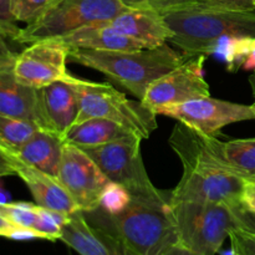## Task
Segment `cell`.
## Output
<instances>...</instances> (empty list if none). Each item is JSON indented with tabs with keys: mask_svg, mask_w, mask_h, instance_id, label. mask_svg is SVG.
Listing matches in <instances>:
<instances>
[{
	"mask_svg": "<svg viewBox=\"0 0 255 255\" xmlns=\"http://www.w3.org/2000/svg\"><path fill=\"white\" fill-rule=\"evenodd\" d=\"M171 192L131 193V203L119 214L97 207L82 212L92 226L119 238L134 255H162L178 243L169 208Z\"/></svg>",
	"mask_w": 255,
	"mask_h": 255,
	"instance_id": "6da1fadb",
	"label": "cell"
},
{
	"mask_svg": "<svg viewBox=\"0 0 255 255\" xmlns=\"http://www.w3.org/2000/svg\"><path fill=\"white\" fill-rule=\"evenodd\" d=\"M168 143L183 167L181 181L171 191L169 203L241 204L246 179L217 162L206 149L198 132L178 122L169 136Z\"/></svg>",
	"mask_w": 255,
	"mask_h": 255,
	"instance_id": "7a4b0ae2",
	"label": "cell"
},
{
	"mask_svg": "<svg viewBox=\"0 0 255 255\" xmlns=\"http://www.w3.org/2000/svg\"><path fill=\"white\" fill-rule=\"evenodd\" d=\"M167 44L138 51H100L69 49V61L101 72L109 80L143 99L149 85L186 60Z\"/></svg>",
	"mask_w": 255,
	"mask_h": 255,
	"instance_id": "3957f363",
	"label": "cell"
},
{
	"mask_svg": "<svg viewBox=\"0 0 255 255\" xmlns=\"http://www.w3.org/2000/svg\"><path fill=\"white\" fill-rule=\"evenodd\" d=\"M173 32L169 44L186 57L207 55L214 41L229 35L255 37V9L231 10L192 4L161 12Z\"/></svg>",
	"mask_w": 255,
	"mask_h": 255,
	"instance_id": "277c9868",
	"label": "cell"
},
{
	"mask_svg": "<svg viewBox=\"0 0 255 255\" xmlns=\"http://www.w3.org/2000/svg\"><path fill=\"white\" fill-rule=\"evenodd\" d=\"M179 246L199 255H216L237 229L231 206L202 202L169 203Z\"/></svg>",
	"mask_w": 255,
	"mask_h": 255,
	"instance_id": "5b68a950",
	"label": "cell"
},
{
	"mask_svg": "<svg viewBox=\"0 0 255 255\" xmlns=\"http://www.w3.org/2000/svg\"><path fill=\"white\" fill-rule=\"evenodd\" d=\"M79 115L74 125L94 117L109 119L122 125L141 139H147L158 127L157 115L141 100H128L107 82H92L80 79Z\"/></svg>",
	"mask_w": 255,
	"mask_h": 255,
	"instance_id": "8992f818",
	"label": "cell"
},
{
	"mask_svg": "<svg viewBox=\"0 0 255 255\" xmlns=\"http://www.w3.org/2000/svg\"><path fill=\"white\" fill-rule=\"evenodd\" d=\"M126 9L121 0H52L36 21L20 29L15 42L29 45L64 36L79 27L109 21Z\"/></svg>",
	"mask_w": 255,
	"mask_h": 255,
	"instance_id": "52a82bcc",
	"label": "cell"
},
{
	"mask_svg": "<svg viewBox=\"0 0 255 255\" xmlns=\"http://www.w3.org/2000/svg\"><path fill=\"white\" fill-rule=\"evenodd\" d=\"M141 141L133 136L85 151L110 181L122 184L129 193H154L158 188L151 182L144 167Z\"/></svg>",
	"mask_w": 255,
	"mask_h": 255,
	"instance_id": "ba28073f",
	"label": "cell"
},
{
	"mask_svg": "<svg viewBox=\"0 0 255 255\" xmlns=\"http://www.w3.org/2000/svg\"><path fill=\"white\" fill-rule=\"evenodd\" d=\"M206 59V55L187 57L179 66L149 85L142 104L158 116L164 107L211 96L209 84L204 79Z\"/></svg>",
	"mask_w": 255,
	"mask_h": 255,
	"instance_id": "9c48e42d",
	"label": "cell"
},
{
	"mask_svg": "<svg viewBox=\"0 0 255 255\" xmlns=\"http://www.w3.org/2000/svg\"><path fill=\"white\" fill-rule=\"evenodd\" d=\"M69 47L57 37L27 45L16 55L14 74L17 81L32 89H42L57 81L74 80L67 71Z\"/></svg>",
	"mask_w": 255,
	"mask_h": 255,
	"instance_id": "30bf717a",
	"label": "cell"
},
{
	"mask_svg": "<svg viewBox=\"0 0 255 255\" xmlns=\"http://www.w3.org/2000/svg\"><path fill=\"white\" fill-rule=\"evenodd\" d=\"M158 115L177 120L203 136H217L228 125L255 120L252 105L236 104L211 96L164 107Z\"/></svg>",
	"mask_w": 255,
	"mask_h": 255,
	"instance_id": "8fae6325",
	"label": "cell"
},
{
	"mask_svg": "<svg viewBox=\"0 0 255 255\" xmlns=\"http://www.w3.org/2000/svg\"><path fill=\"white\" fill-rule=\"evenodd\" d=\"M56 177L81 212L96 209L102 191L111 182L85 149L67 143Z\"/></svg>",
	"mask_w": 255,
	"mask_h": 255,
	"instance_id": "7c38bea8",
	"label": "cell"
},
{
	"mask_svg": "<svg viewBox=\"0 0 255 255\" xmlns=\"http://www.w3.org/2000/svg\"><path fill=\"white\" fill-rule=\"evenodd\" d=\"M16 55L10 46L0 49V114L34 122L45 129L37 90L20 84L14 74Z\"/></svg>",
	"mask_w": 255,
	"mask_h": 255,
	"instance_id": "4fadbf2b",
	"label": "cell"
},
{
	"mask_svg": "<svg viewBox=\"0 0 255 255\" xmlns=\"http://www.w3.org/2000/svg\"><path fill=\"white\" fill-rule=\"evenodd\" d=\"M79 77L70 81H57L37 89L40 112H41L44 128L61 137L74 126L79 115Z\"/></svg>",
	"mask_w": 255,
	"mask_h": 255,
	"instance_id": "5bb4252c",
	"label": "cell"
},
{
	"mask_svg": "<svg viewBox=\"0 0 255 255\" xmlns=\"http://www.w3.org/2000/svg\"><path fill=\"white\" fill-rule=\"evenodd\" d=\"M60 241L80 255H134L119 238L89 223L81 211L70 214Z\"/></svg>",
	"mask_w": 255,
	"mask_h": 255,
	"instance_id": "9a60e30c",
	"label": "cell"
},
{
	"mask_svg": "<svg viewBox=\"0 0 255 255\" xmlns=\"http://www.w3.org/2000/svg\"><path fill=\"white\" fill-rule=\"evenodd\" d=\"M10 166L14 169L15 176L19 177L27 187L37 206L66 214L80 211L76 202L72 199L57 177L25 164L15 156L10 159Z\"/></svg>",
	"mask_w": 255,
	"mask_h": 255,
	"instance_id": "2e32d148",
	"label": "cell"
},
{
	"mask_svg": "<svg viewBox=\"0 0 255 255\" xmlns=\"http://www.w3.org/2000/svg\"><path fill=\"white\" fill-rule=\"evenodd\" d=\"M107 25L117 32L141 42L146 49H154L169 42L173 32L161 12L147 9H126L109 21Z\"/></svg>",
	"mask_w": 255,
	"mask_h": 255,
	"instance_id": "e0dca14e",
	"label": "cell"
},
{
	"mask_svg": "<svg viewBox=\"0 0 255 255\" xmlns=\"http://www.w3.org/2000/svg\"><path fill=\"white\" fill-rule=\"evenodd\" d=\"M201 138L209 154L222 166L248 181L255 178V137L221 141L217 136L201 134Z\"/></svg>",
	"mask_w": 255,
	"mask_h": 255,
	"instance_id": "ac0fdd59",
	"label": "cell"
},
{
	"mask_svg": "<svg viewBox=\"0 0 255 255\" xmlns=\"http://www.w3.org/2000/svg\"><path fill=\"white\" fill-rule=\"evenodd\" d=\"M57 39L61 40L69 49L100 51H138L146 49L141 42L120 34L105 24L86 25Z\"/></svg>",
	"mask_w": 255,
	"mask_h": 255,
	"instance_id": "d6986e66",
	"label": "cell"
},
{
	"mask_svg": "<svg viewBox=\"0 0 255 255\" xmlns=\"http://www.w3.org/2000/svg\"><path fill=\"white\" fill-rule=\"evenodd\" d=\"M64 139L47 129L39 128L15 152V157L39 171L57 176L64 151Z\"/></svg>",
	"mask_w": 255,
	"mask_h": 255,
	"instance_id": "ffe728a7",
	"label": "cell"
},
{
	"mask_svg": "<svg viewBox=\"0 0 255 255\" xmlns=\"http://www.w3.org/2000/svg\"><path fill=\"white\" fill-rule=\"evenodd\" d=\"M133 136L137 134L112 120L94 117L74 125L67 131L64 142L79 148L87 149Z\"/></svg>",
	"mask_w": 255,
	"mask_h": 255,
	"instance_id": "44dd1931",
	"label": "cell"
},
{
	"mask_svg": "<svg viewBox=\"0 0 255 255\" xmlns=\"http://www.w3.org/2000/svg\"><path fill=\"white\" fill-rule=\"evenodd\" d=\"M255 49V37L244 35H229L214 41L207 55H216L226 62L227 70L237 72L242 69L244 61Z\"/></svg>",
	"mask_w": 255,
	"mask_h": 255,
	"instance_id": "7402d4cb",
	"label": "cell"
},
{
	"mask_svg": "<svg viewBox=\"0 0 255 255\" xmlns=\"http://www.w3.org/2000/svg\"><path fill=\"white\" fill-rule=\"evenodd\" d=\"M39 128L34 122L0 114V156L6 161Z\"/></svg>",
	"mask_w": 255,
	"mask_h": 255,
	"instance_id": "603a6c76",
	"label": "cell"
},
{
	"mask_svg": "<svg viewBox=\"0 0 255 255\" xmlns=\"http://www.w3.org/2000/svg\"><path fill=\"white\" fill-rule=\"evenodd\" d=\"M69 218L70 214L37 206L34 229L44 236L45 241H60L62 228L69 221Z\"/></svg>",
	"mask_w": 255,
	"mask_h": 255,
	"instance_id": "cb8c5ba5",
	"label": "cell"
},
{
	"mask_svg": "<svg viewBox=\"0 0 255 255\" xmlns=\"http://www.w3.org/2000/svg\"><path fill=\"white\" fill-rule=\"evenodd\" d=\"M131 203V193L126 187L116 182H110L102 191L99 199V208L107 214H119Z\"/></svg>",
	"mask_w": 255,
	"mask_h": 255,
	"instance_id": "d4e9b609",
	"label": "cell"
},
{
	"mask_svg": "<svg viewBox=\"0 0 255 255\" xmlns=\"http://www.w3.org/2000/svg\"><path fill=\"white\" fill-rule=\"evenodd\" d=\"M36 203L29 202L0 203V216L15 226L34 228L36 221Z\"/></svg>",
	"mask_w": 255,
	"mask_h": 255,
	"instance_id": "484cf974",
	"label": "cell"
},
{
	"mask_svg": "<svg viewBox=\"0 0 255 255\" xmlns=\"http://www.w3.org/2000/svg\"><path fill=\"white\" fill-rule=\"evenodd\" d=\"M52 0H11V15L15 21L26 25L36 21Z\"/></svg>",
	"mask_w": 255,
	"mask_h": 255,
	"instance_id": "4316f807",
	"label": "cell"
},
{
	"mask_svg": "<svg viewBox=\"0 0 255 255\" xmlns=\"http://www.w3.org/2000/svg\"><path fill=\"white\" fill-rule=\"evenodd\" d=\"M121 1L127 9H147L158 12L196 4V0H121Z\"/></svg>",
	"mask_w": 255,
	"mask_h": 255,
	"instance_id": "83f0119b",
	"label": "cell"
},
{
	"mask_svg": "<svg viewBox=\"0 0 255 255\" xmlns=\"http://www.w3.org/2000/svg\"><path fill=\"white\" fill-rule=\"evenodd\" d=\"M232 249L238 255H255V234L233 229L229 234Z\"/></svg>",
	"mask_w": 255,
	"mask_h": 255,
	"instance_id": "f1b7e54d",
	"label": "cell"
},
{
	"mask_svg": "<svg viewBox=\"0 0 255 255\" xmlns=\"http://www.w3.org/2000/svg\"><path fill=\"white\" fill-rule=\"evenodd\" d=\"M231 208L233 211L234 218H236L237 229L255 234V214L244 209L242 204L231 206Z\"/></svg>",
	"mask_w": 255,
	"mask_h": 255,
	"instance_id": "f546056e",
	"label": "cell"
},
{
	"mask_svg": "<svg viewBox=\"0 0 255 255\" xmlns=\"http://www.w3.org/2000/svg\"><path fill=\"white\" fill-rule=\"evenodd\" d=\"M196 4L231 10H254L255 0H196Z\"/></svg>",
	"mask_w": 255,
	"mask_h": 255,
	"instance_id": "4dcf8cb0",
	"label": "cell"
},
{
	"mask_svg": "<svg viewBox=\"0 0 255 255\" xmlns=\"http://www.w3.org/2000/svg\"><path fill=\"white\" fill-rule=\"evenodd\" d=\"M5 238L12 239V241H32V239H44V236L35 231L34 228H27V227L12 226L11 229L7 232Z\"/></svg>",
	"mask_w": 255,
	"mask_h": 255,
	"instance_id": "1f68e13d",
	"label": "cell"
},
{
	"mask_svg": "<svg viewBox=\"0 0 255 255\" xmlns=\"http://www.w3.org/2000/svg\"><path fill=\"white\" fill-rule=\"evenodd\" d=\"M241 204L244 209L255 214V182L246 179L242 191Z\"/></svg>",
	"mask_w": 255,
	"mask_h": 255,
	"instance_id": "d6a6232c",
	"label": "cell"
},
{
	"mask_svg": "<svg viewBox=\"0 0 255 255\" xmlns=\"http://www.w3.org/2000/svg\"><path fill=\"white\" fill-rule=\"evenodd\" d=\"M0 25L10 29L19 27L11 15V0H0Z\"/></svg>",
	"mask_w": 255,
	"mask_h": 255,
	"instance_id": "836d02e7",
	"label": "cell"
},
{
	"mask_svg": "<svg viewBox=\"0 0 255 255\" xmlns=\"http://www.w3.org/2000/svg\"><path fill=\"white\" fill-rule=\"evenodd\" d=\"M20 29H21V27H17V29H10V27L0 25V49L9 47L10 46L9 41H15V40H16V36L19 35Z\"/></svg>",
	"mask_w": 255,
	"mask_h": 255,
	"instance_id": "e575fe53",
	"label": "cell"
},
{
	"mask_svg": "<svg viewBox=\"0 0 255 255\" xmlns=\"http://www.w3.org/2000/svg\"><path fill=\"white\" fill-rule=\"evenodd\" d=\"M162 255H199V254L194 253V252L189 251V249L184 248V247L179 246V244L177 243V244H174L173 247H171L168 251L164 252Z\"/></svg>",
	"mask_w": 255,
	"mask_h": 255,
	"instance_id": "d590c367",
	"label": "cell"
},
{
	"mask_svg": "<svg viewBox=\"0 0 255 255\" xmlns=\"http://www.w3.org/2000/svg\"><path fill=\"white\" fill-rule=\"evenodd\" d=\"M10 176H15V172L12 169V167L0 156V178L2 177H10Z\"/></svg>",
	"mask_w": 255,
	"mask_h": 255,
	"instance_id": "8d00e7d4",
	"label": "cell"
},
{
	"mask_svg": "<svg viewBox=\"0 0 255 255\" xmlns=\"http://www.w3.org/2000/svg\"><path fill=\"white\" fill-rule=\"evenodd\" d=\"M242 69L246 70V71H253V70H255V49L249 54V56L247 57Z\"/></svg>",
	"mask_w": 255,
	"mask_h": 255,
	"instance_id": "74e56055",
	"label": "cell"
},
{
	"mask_svg": "<svg viewBox=\"0 0 255 255\" xmlns=\"http://www.w3.org/2000/svg\"><path fill=\"white\" fill-rule=\"evenodd\" d=\"M14 226L12 223H10L9 221H6V219L4 218V217L0 216V237H6L7 232L11 229V227Z\"/></svg>",
	"mask_w": 255,
	"mask_h": 255,
	"instance_id": "f35d334b",
	"label": "cell"
},
{
	"mask_svg": "<svg viewBox=\"0 0 255 255\" xmlns=\"http://www.w3.org/2000/svg\"><path fill=\"white\" fill-rule=\"evenodd\" d=\"M9 202H11V196L0 182V203H9Z\"/></svg>",
	"mask_w": 255,
	"mask_h": 255,
	"instance_id": "ab89813d",
	"label": "cell"
},
{
	"mask_svg": "<svg viewBox=\"0 0 255 255\" xmlns=\"http://www.w3.org/2000/svg\"><path fill=\"white\" fill-rule=\"evenodd\" d=\"M249 85H251L252 92H253V96L255 99V72L253 75H251V77H249Z\"/></svg>",
	"mask_w": 255,
	"mask_h": 255,
	"instance_id": "60d3db41",
	"label": "cell"
},
{
	"mask_svg": "<svg viewBox=\"0 0 255 255\" xmlns=\"http://www.w3.org/2000/svg\"><path fill=\"white\" fill-rule=\"evenodd\" d=\"M222 255H238L236 253V252L233 251V249H229V251H226V252H223V253H222Z\"/></svg>",
	"mask_w": 255,
	"mask_h": 255,
	"instance_id": "b9f144b4",
	"label": "cell"
},
{
	"mask_svg": "<svg viewBox=\"0 0 255 255\" xmlns=\"http://www.w3.org/2000/svg\"><path fill=\"white\" fill-rule=\"evenodd\" d=\"M252 109H253V111H254V114H255V102L253 105H252Z\"/></svg>",
	"mask_w": 255,
	"mask_h": 255,
	"instance_id": "7bdbcfd3",
	"label": "cell"
},
{
	"mask_svg": "<svg viewBox=\"0 0 255 255\" xmlns=\"http://www.w3.org/2000/svg\"><path fill=\"white\" fill-rule=\"evenodd\" d=\"M252 181H253V182H255V178H253V179H252Z\"/></svg>",
	"mask_w": 255,
	"mask_h": 255,
	"instance_id": "ee69618b",
	"label": "cell"
}]
</instances>
